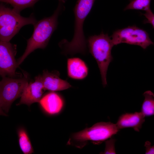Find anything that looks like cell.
Masks as SVG:
<instances>
[{
    "instance_id": "1",
    "label": "cell",
    "mask_w": 154,
    "mask_h": 154,
    "mask_svg": "<svg viewBox=\"0 0 154 154\" xmlns=\"http://www.w3.org/2000/svg\"><path fill=\"white\" fill-rule=\"evenodd\" d=\"M95 0H78L74 9V32L72 40H62L59 43L66 54L73 55L85 53L86 43L83 30L84 23L90 12Z\"/></svg>"
},
{
    "instance_id": "2",
    "label": "cell",
    "mask_w": 154,
    "mask_h": 154,
    "mask_svg": "<svg viewBox=\"0 0 154 154\" xmlns=\"http://www.w3.org/2000/svg\"><path fill=\"white\" fill-rule=\"evenodd\" d=\"M62 3L51 16L44 18L34 25V31L31 37L27 40L26 49L17 60L19 66L31 53L38 48L44 49L47 46L52 33L56 29L58 17L61 10Z\"/></svg>"
},
{
    "instance_id": "3",
    "label": "cell",
    "mask_w": 154,
    "mask_h": 154,
    "mask_svg": "<svg viewBox=\"0 0 154 154\" xmlns=\"http://www.w3.org/2000/svg\"><path fill=\"white\" fill-rule=\"evenodd\" d=\"M119 130L116 124L110 122L98 123L90 127L72 134L67 144L80 148L89 141L94 144H100L116 134Z\"/></svg>"
},
{
    "instance_id": "4",
    "label": "cell",
    "mask_w": 154,
    "mask_h": 154,
    "mask_svg": "<svg viewBox=\"0 0 154 154\" xmlns=\"http://www.w3.org/2000/svg\"><path fill=\"white\" fill-rule=\"evenodd\" d=\"M90 52L96 60L104 87L107 84V73L108 67L113 59L112 49L114 46L107 34L91 36L87 40Z\"/></svg>"
},
{
    "instance_id": "5",
    "label": "cell",
    "mask_w": 154,
    "mask_h": 154,
    "mask_svg": "<svg viewBox=\"0 0 154 154\" xmlns=\"http://www.w3.org/2000/svg\"><path fill=\"white\" fill-rule=\"evenodd\" d=\"M37 22L33 15L29 17L21 16L14 9L6 7L2 4L0 6V41L9 42L21 29L27 25H34Z\"/></svg>"
},
{
    "instance_id": "6",
    "label": "cell",
    "mask_w": 154,
    "mask_h": 154,
    "mask_svg": "<svg viewBox=\"0 0 154 154\" xmlns=\"http://www.w3.org/2000/svg\"><path fill=\"white\" fill-rule=\"evenodd\" d=\"M28 79L26 74L19 78L3 77L0 83L1 115L6 116L12 103L21 96L28 83Z\"/></svg>"
},
{
    "instance_id": "7",
    "label": "cell",
    "mask_w": 154,
    "mask_h": 154,
    "mask_svg": "<svg viewBox=\"0 0 154 154\" xmlns=\"http://www.w3.org/2000/svg\"><path fill=\"white\" fill-rule=\"evenodd\" d=\"M114 45L121 43L138 45L144 49L154 43L145 31L135 26H129L115 31L111 36Z\"/></svg>"
},
{
    "instance_id": "8",
    "label": "cell",
    "mask_w": 154,
    "mask_h": 154,
    "mask_svg": "<svg viewBox=\"0 0 154 154\" xmlns=\"http://www.w3.org/2000/svg\"><path fill=\"white\" fill-rule=\"evenodd\" d=\"M16 46L9 42H0V74L2 77L15 78L18 66L15 56Z\"/></svg>"
},
{
    "instance_id": "9",
    "label": "cell",
    "mask_w": 154,
    "mask_h": 154,
    "mask_svg": "<svg viewBox=\"0 0 154 154\" xmlns=\"http://www.w3.org/2000/svg\"><path fill=\"white\" fill-rule=\"evenodd\" d=\"M45 90L42 76L39 75L35 77L34 81L28 83L17 105L25 104L29 106L34 103L39 102Z\"/></svg>"
},
{
    "instance_id": "10",
    "label": "cell",
    "mask_w": 154,
    "mask_h": 154,
    "mask_svg": "<svg viewBox=\"0 0 154 154\" xmlns=\"http://www.w3.org/2000/svg\"><path fill=\"white\" fill-rule=\"evenodd\" d=\"M58 72H49L47 70L43 71L42 75V81L45 90L52 91L64 90L71 87L67 81L59 77Z\"/></svg>"
},
{
    "instance_id": "11",
    "label": "cell",
    "mask_w": 154,
    "mask_h": 154,
    "mask_svg": "<svg viewBox=\"0 0 154 154\" xmlns=\"http://www.w3.org/2000/svg\"><path fill=\"white\" fill-rule=\"evenodd\" d=\"M145 117L141 112L126 113L119 117L116 124L119 129L131 127L135 131L139 132L145 121Z\"/></svg>"
},
{
    "instance_id": "12",
    "label": "cell",
    "mask_w": 154,
    "mask_h": 154,
    "mask_svg": "<svg viewBox=\"0 0 154 154\" xmlns=\"http://www.w3.org/2000/svg\"><path fill=\"white\" fill-rule=\"evenodd\" d=\"M39 103L44 110L50 114L59 113L62 109L64 104L60 96L54 92L46 94L41 98Z\"/></svg>"
},
{
    "instance_id": "13",
    "label": "cell",
    "mask_w": 154,
    "mask_h": 154,
    "mask_svg": "<svg viewBox=\"0 0 154 154\" xmlns=\"http://www.w3.org/2000/svg\"><path fill=\"white\" fill-rule=\"evenodd\" d=\"M67 70L68 77L76 80L84 78L88 73V68L85 62L80 58L77 57L68 59Z\"/></svg>"
},
{
    "instance_id": "14",
    "label": "cell",
    "mask_w": 154,
    "mask_h": 154,
    "mask_svg": "<svg viewBox=\"0 0 154 154\" xmlns=\"http://www.w3.org/2000/svg\"><path fill=\"white\" fill-rule=\"evenodd\" d=\"M145 99L142 104L141 112L145 116L154 115V94L150 90L143 94Z\"/></svg>"
},
{
    "instance_id": "15",
    "label": "cell",
    "mask_w": 154,
    "mask_h": 154,
    "mask_svg": "<svg viewBox=\"0 0 154 154\" xmlns=\"http://www.w3.org/2000/svg\"><path fill=\"white\" fill-rule=\"evenodd\" d=\"M19 142L21 150L24 154H31L34 152L33 149L28 135L23 129L18 131Z\"/></svg>"
},
{
    "instance_id": "16",
    "label": "cell",
    "mask_w": 154,
    "mask_h": 154,
    "mask_svg": "<svg viewBox=\"0 0 154 154\" xmlns=\"http://www.w3.org/2000/svg\"><path fill=\"white\" fill-rule=\"evenodd\" d=\"M39 0H0L1 2L10 4L17 11L20 13L23 9L33 6Z\"/></svg>"
},
{
    "instance_id": "17",
    "label": "cell",
    "mask_w": 154,
    "mask_h": 154,
    "mask_svg": "<svg viewBox=\"0 0 154 154\" xmlns=\"http://www.w3.org/2000/svg\"><path fill=\"white\" fill-rule=\"evenodd\" d=\"M151 0H131L124 10L129 9L141 10L145 11L150 9Z\"/></svg>"
},
{
    "instance_id": "18",
    "label": "cell",
    "mask_w": 154,
    "mask_h": 154,
    "mask_svg": "<svg viewBox=\"0 0 154 154\" xmlns=\"http://www.w3.org/2000/svg\"><path fill=\"white\" fill-rule=\"evenodd\" d=\"M116 140L113 138L106 141V147L103 154H116L115 149V143Z\"/></svg>"
},
{
    "instance_id": "19",
    "label": "cell",
    "mask_w": 154,
    "mask_h": 154,
    "mask_svg": "<svg viewBox=\"0 0 154 154\" xmlns=\"http://www.w3.org/2000/svg\"><path fill=\"white\" fill-rule=\"evenodd\" d=\"M145 13L143 14L145 17L146 20L144 21V23H149L151 24L154 28V14L150 8L145 11Z\"/></svg>"
},
{
    "instance_id": "20",
    "label": "cell",
    "mask_w": 154,
    "mask_h": 154,
    "mask_svg": "<svg viewBox=\"0 0 154 154\" xmlns=\"http://www.w3.org/2000/svg\"><path fill=\"white\" fill-rule=\"evenodd\" d=\"M144 146L146 149L145 154H154V145L151 146V143L149 141H146L145 143Z\"/></svg>"
},
{
    "instance_id": "21",
    "label": "cell",
    "mask_w": 154,
    "mask_h": 154,
    "mask_svg": "<svg viewBox=\"0 0 154 154\" xmlns=\"http://www.w3.org/2000/svg\"><path fill=\"white\" fill-rule=\"evenodd\" d=\"M59 2L62 3H65L66 0H58Z\"/></svg>"
}]
</instances>
